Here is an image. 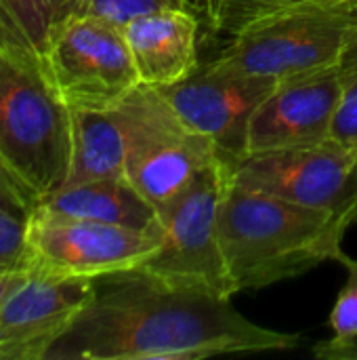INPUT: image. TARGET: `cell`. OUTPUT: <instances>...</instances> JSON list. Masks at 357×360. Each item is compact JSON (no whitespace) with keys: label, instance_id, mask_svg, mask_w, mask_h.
Segmentation results:
<instances>
[{"label":"cell","instance_id":"cell-24","mask_svg":"<svg viewBox=\"0 0 357 360\" xmlns=\"http://www.w3.org/2000/svg\"><path fill=\"white\" fill-rule=\"evenodd\" d=\"M194 13L200 17V21L210 30L217 32L219 25V11H221V0H189Z\"/></svg>","mask_w":357,"mask_h":360},{"label":"cell","instance_id":"cell-9","mask_svg":"<svg viewBox=\"0 0 357 360\" xmlns=\"http://www.w3.org/2000/svg\"><path fill=\"white\" fill-rule=\"evenodd\" d=\"M231 181L326 211L347 228L357 224V148L335 139L288 150L244 154L227 162Z\"/></svg>","mask_w":357,"mask_h":360},{"label":"cell","instance_id":"cell-16","mask_svg":"<svg viewBox=\"0 0 357 360\" xmlns=\"http://www.w3.org/2000/svg\"><path fill=\"white\" fill-rule=\"evenodd\" d=\"M57 23L50 0H0V34L13 38L38 57Z\"/></svg>","mask_w":357,"mask_h":360},{"label":"cell","instance_id":"cell-21","mask_svg":"<svg viewBox=\"0 0 357 360\" xmlns=\"http://www.w3.org/2000/svg\"><path fill=\"white\" fill-rule=\"evenodd\" d=\"M29 215L0 207V266L21 264Z\"/></svg>","mask_w":357,"mask_h":360},{"label":"cell","instance_id":"cell-2","mask_svg":"<svg viewBox=\"0 0 357 360\" xmlns=\"http://www.w3.org/2000/svg\"><path fill=\"white\" fill-rule=\"evenodd\" d=\"M349 228L335 215L229 181L221 213V247L236 293L297 278L343 251Z\"/></svg>","mask_w":357,"mask_h":360},{"label":"cell","instance_id":"cell-13","mask_svg":"<svg viewBox=\"0 0 357 360\" xmlns=\"http://www.w3.org/2000/svg\"><path fill=\"white\" fill-rule=\"evenodd\" d=\"M202 21L191 8H162L128 21L122 32L143 84L168 86L198 68Z\"/></svg>","mask_w":357,"mask_h":360},{"label":"cell","instance_id":"cell-20","mask_svg":"<svg viewBox=\"0 0 357 360\" xmlns=\"http://www.w3.org/2000/svg\"><path fill=\"white\" fill-rule=\"evenodd\" d=\"M332 139L357 148V44L345 61V91L332 124Z\"/></svg>","mask_w":357,"mask_h":360},{"label":"cell","instance_id":"cell-5","mask_svg":"<svg viewBox=\"0 0 357 360\" xmlns=\"http://www.w3.org/2000/svg\"><path fill=\"white\" fill-rule=\"evenodd\" d=\"M130 120L124 175L158 215L219 160L215 141L181 122L158 86L139 84L122 99Z\"/></svg>","mask_w":357,"mask_h":360},{"label":"cell","instance_id":"cell-10","mask_svg":"<svg viewBox=\"0 0 357 360\" xmlns=\"http://www.w3.org/2000/svg\"><path fill=\"white\" fill-rule=\"evenodd\" d=\"M280 78L217 72L200 65L181 82L158 86L185 127L210 137L219 158L234 162L246 152V131L255 110Z\"/></svg>","mask_w":357,"mask_h":360},{"label":"cell","instance_id":"cell-19","mask_svg":"<svg viewBox=\"0 0 357 360\" xmlns=\"http://www.w3.org/2000/svg\"><path fill=\"white\" fill-rule=\"evenodd\" d=\"M335 262H339L345 268L347 281L337 295V302L330 310L328 325L332 329L330 340L345 342L357 338V259L341 251Z\"/></svg>","mask_w":357,"mask_h":360},{"label":"cell","instance_id":"cell-15","mask_svg":"<svg viewBox=\"0 0 357 360\" xmlns=\"http://www.w3.org/2000/svg\"><path fill=\"white\" fill-rule=\"evenodd\" d=\"M128 146L130 120L122 101L107 110L72 112V162L61 188L124 175Z\"/></svg>","mask_w":357,"mask_h":360},{"label":"cell","instance_id":"cell-14","mask_svg":"<svg viewBox=\"0 0 357 360\" xmlns=\"http://www.w3.org/2000/svg\"><path fill=\"white\" fill-rule=\"evenodd\" d=\"M36 207L76 219H90L137 230H162L156 207L128 181L126 175L61 188L42 198Z\"/></svg>","mask_w":357,"mask_h":360},{"label":"cell","instance_id":"cell-7","mask_svg":"<svg viewBox=\"0 0 357 360\" xmlns=\"http://www.w3.org/2000/svg\"><path fill=\"white\" fill-rule=\"evenodd\" d=\"M229 181V167L219 158L179 198L164 207L160 211V247L139 268L166 283L202 287L234 297L236 289L219 232L221 202Z\"/></svg>","mask_w":357,"mask_h":360},{"label":"cell","instance_id":"cell-25","mask_svg":"<svg viewBox=\"0 0 357 360\" xmlns=\"http://www.w3.org/2000/svg\"><path fill=\"white\" fill-rule=\"evenodd\" d=\"M27 274V270L21 264L0 266V306L6 300V295L21 283V278Z\"/></svg>","mask_w":357,"mask_h":360},{"label":"cell","instance_id":"cell-26","mask_svg":"<svg viewBox=\"0 0 357 360\" xmlns=\"http://www.w3.org/2000/svg\"><path fill=\"white\" fill-rule=\"evenodd\" d=\"M55 6V15H57V23L69 15H76L80 8V0H50Z\"/></svg>","mask_w":357,"mask_h":360},{"label":"cell","instance_id":"cell-8","mask_svg":"<svg viewBox=\"0 0 357 360\" xmlns=\"http://www.w3.org/2000/svg\"><path fill=\"white\" fill-rule=\"evenodd\" d=\"M162 230L76 219L36 207L25 228L21 266L50 278L95 281L139 268L160 247Z\"/></svg>","mask_w":357,"mask_h":360},{"label":"cell","instance_id":"cell-3","mask_svg":"<svg viewBox=\"0 0 357 360\" xmlns=\"http://www.w3.org/2000/svg\"><path fill=\"white\" fill-rule=\"evenodd\" d=\"M72 162V110L46 82L40 57L0 36V165L36 200L57 192Z\"/></svg>","mask_w":357,"mask_h":360},{"label":"cell","instance_id":"cell-22","mask_svg":"<svg viewBox=\"0 0 357 360\" xmlns=\"http://www.w3.org/2000/svg\"><path fill=\"white\" fill-rule=\"evenodd\" d=\"M0 207L21 211V213H32L36 209V200L11 177V173L0 165Z\"/></svg>","mask_w":357,"mask_h":360},{"label":"cell","instance_id":"cell-4","mask_svg":"<svg viewBox=\"0 0 357 360\" xmlns=\"http://www.w3.org/2000/svg\"><path fill=\"white\" fill-rule=\"evenodd\" d=\"M356 44L357 2L309 4L244 25L204 65L288 80L341 65Z\"/></svg>","mask_w":357,"mask_h":360},{"label":"cell","instance_id":"cell-18","mask_svg":"<svg viewBox=\"0 0 357 360\" xmlns=\"http://www.w3.org/2000/svg\"><path fill=\"white\" fill-rule=\"evenodd\" d=\"M162 8H191V4L189 0H80L76 15H95L124 27L133 19Z\"/></svg>","mask_w":357,"mask_h":360},{"label":"cell","instance_id":"cell-12","mask_svg":"<svg viewBox=\"0 0 357 360\" xmlns=\"http://www.w3.org/2000/svg\"><path fill=\"white\" fill-rule=\"evenodd\" d=\"M93 293V281L27 272L0 306V360H46Z\"/></svg>","mask_w":357,"mask_h":360},{"label":"cell","instance_id":"cell-1","mask_svg":"<svg viewBox=\"0 0 357 360\" xmlns=\"http://www.w3.org/2000/svg\"><path fill=\"white\" fill-rule=\"evenodd\" d=\"M299 344V333L248 321L231 297L130 268L93 281L88 302L46 360H202Z\"/></svg>","mask_w":357,"mask_h":360},{"label":"cell","instance_id":"cell-17","mask_svg":"<svg viewBox=\"0 0 357 360\" xmlns=\"http://www.w3.org/2000/svg\"><path fill=\"white\" fill-rule=\"evenodd\" d=\"M332 2H357V0H221L217 34L234 36L244 25L263 19L274 13L309 4H332Z\"/></svg>","mask_w":357,"mask_h":360},{"label":"cell","instance_id":"cell-11","mask_svg":"<svg viewBox=\"0 0 357 360\" xmlns=\"http://www.w3.org/2000/svg\"><path fill=\"white\" fill-rule=\"evenodd\" d=\"M345 61L324 72L280 80L248 122L244 154L332 139V124L345 91Z\"/></svg>","mask_w":357,"mask_h":360},{"label":"cell","instance_id":"cell-23","mask_svg":"<svg viewBox=\"0 0 357 360\" xmlns=\"http://www.w3.org/2000/svg\"><path fill=\"white\" fill-rule=\"evenodd\" d=\"M311 354L320 360H357V338L335 342L326 340L311 348Z\"/></svg>","mask_w":357,"mask_h":360},{"label":"cell","instance_id":"cell-6","mask_svg":"<svg viewBox=\"0 0 357 360\" xmlns=\"http://www.w3.org/2000/svg\"><path fill=\"white\" fill-rule=\"evenodd\" d=\"M40 68L72 112L107 110L141 84L122 27L95 15L55 23Z\"/></svg>","mask_w":357,"mask_h":360}]
</instances>
